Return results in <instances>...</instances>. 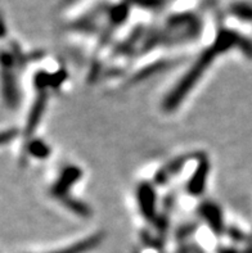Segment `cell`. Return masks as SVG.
I'll return each instance as SVG.
<instances>
[{
	"instance_id": "1",
	"label": "cell",
	"mask_w": 252,
	"mask_h": 253,
	"mask_svg": "<svg viewBox=\"0 0 252 253\" xmlns=\"http://www.w3.org/2000/svg\"><path fill=\"white\" fill-rule=\"evenodd\" d=\"M13 132L12 131H4V132H0V145L4 144V143H6L8 140H10V139L13 138Z\"/></svg>"
}]
</instances>
